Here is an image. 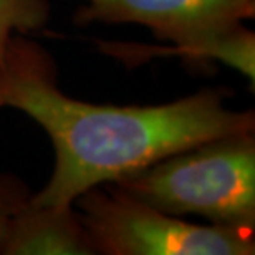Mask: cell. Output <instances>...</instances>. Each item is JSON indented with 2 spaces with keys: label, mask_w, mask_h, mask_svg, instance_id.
<instances>
[{
  "label": "cell",
  "mask_w": 255,
  "mask_h": 255,
  "mask_svg": "<svg viewBox=\"0 0 255 255\" xmlns=\"http://www.w3.org/2000/svg\"><path fill=\"white\" fill-rule=\"evenodd\" d=\"M75 22L139 23L174 43L171 53L194 62L237 68L254 81V33L242 22L255 15V0H85Z\"/></svg>",
  "instance_id": "3957f363"
},
{
  "label": "cell",
  "mask_w": 255,
  "mask_h": 255,
  "mask_svg": "<svg viewBox=\"0 0 255 255\" xmlns=\"http://www.w3.org/2000/svg\"><path fill=\"white\" fill-rule=\"evenodd\" d=\"M30 254H96L80 212L71 207H47L28 202L15 216L2 252Z\"/></svg>",
  "instance_id": "5b68a950"
},
{
  "label": "cell",
  "mask_w": 255,
  "mask_h": 255,
  "mask_svg": "<svg viewBox=\"0 0 255 255\" xmlns=\"http://www.w3.org/2000/svg\"><path fill=\"white\" fill-rule=\"evenodd\" d=\"M30 194L22 182L10 176H0V252L15 216L28 202Z\"/></svg>",
  "instance_id": "52a82bcc"
},
{
  "label": "cell",
  "mask_w": 255,
  "mask_h": 255,
  "mask_svg": "<svg viewBox=\"0 0 255 255\" xmlns=\"http://www.w3.org/2000/svg\"><path fill=\"white\" fill-rule=\"evenodd\" d=\"M48 17L47 0H0V66L12 33L35 32L47 23Z\"/></svg>",
  "instance_id": "8992f818"
},
{
  "label": "cell",
  "mask_w": 255,
  "mask_h": 255,
  "mask_svg": "<svg viewBox=\"0 0 255 255\" xmlns=\"http://www.w3.org/2000/svg\"><path fill=\"white\" fill-rule=\"evenodd\" d=\"M55 65L37 43L12 37L0 66V108L27 113L55 147V169L35 206L71 207L86 191L113 184L199 142L254 131L252 111L226 108V91L202 90L166 105H96L58 90Z\"/></svg>",
  "instance_id": "6da1fadb"
},
{
  "label": "cell",
  "mask_w": 255,
  "mask_h": 255,
  "mask_svg": "<svg viewBox=\"0 0 255 255\" xmlns=\"http://www.w3.org/2000/svg\"><path fill=\"white\" fill-rule=\"evenodd\" d=\"M76 199L96 254L106 255H249L255 231L196 226L129 196L113 184Z\"/></svg>",
  "instance_id": "277c9868"
},
{
  "label": "cell",
  "mask_w": 255,
  "mask_h": 255,
  "mask_svg": "<svg viewBox=\"0 0 255 255\" xmlns=\"http://www.w3.org/2000/svg\"><path fill=\"white\" fill-rule=\"evenodd\" d=\"M113 186L171 216L197 214L217 226L255 231L254 131L186 147Z\"/></svg>",
  "instance_id": "7a4b0ae2"
}]
</instances>
